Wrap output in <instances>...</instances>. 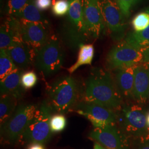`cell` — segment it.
Listing matches in <instances>:
<instances>
[{
    "label": "cell",
    "instance_id": "obj_1",
    "mask_svg": "<svg viewBox=\"0 0 149 149\" xmlns=\"http://www.w3.org/2000/svg\"><path fill=\"white\" fill-rule=\"evenodd\" d=\"M82 101L104 107L115 112L124 103L111 72L100 67L91 69L84 86Z\"/></svg>",
    "mask_w": 149,
    "mask_h": 149
},
{
    "label": "cell",
    "instance_id": "obj_2",
    "mask_svg": "<svg viewBox=\"0 0 149 149\" xmlns=\"http://www.w3.org/2000/svg\"><path fill=\"white\" fill-rule=\"evenodd\" d=\"M69 11L59 31L61 41L72 50L79 49L92 38L86 26L82 0H69Z\"/></svg>",
    "mask_w": 149,
    "mask_h": 149
},
{
    "label": "cell",
    "instance_id": "obj_3",
    "mask_svg": "<svg viewBox=\"0 0 149 149\" xmlns=\"http://www.w3.org/2000/svg\"><path fill=\"white\" fill-rule=\"evenodd\" d=\"M117 124L128 138L149 137L147 112L139 104L124 103L116 111Z\"/></svg>",
    "mask_w": 149,
    "mask_h": 149
},
{
    "label": "cell",
    "instance_id": "obj_4",
    "mask_svg": "<svg viewBox=\"0 0 149 149\" xmlns=\"http://www.w3.org/2000/svg\"><path fill=\"white\" fill-rule=\"evenodd\" d=\"M49 102L53 111L64 114L72 109L77 104L79 86L71 76L61 77L54 82L48 91Z\"/></svg>",
    "mask_w": 149,
    "mask_h": 149
},
{
    "label": "cell",
    "instance_id": "obj_5",
    "mask_svg": "<svg viewBox=\"0 0 149 149\" xmlns=\"http://www.w3.org/2000/svg\"><path fill=\"white\" fill-rule=\"evenodd\" d=\"M53 111L48 100L42 102L38 107L18 143L44 144L47 143L53 134L50 127V119Z\"/></svg>",
    "mask_w": 149,
    "mask_h": 149
},
{
    "label": "cell",
    "instance_id": "obj_6",
    "mask_svg": "<svg viewBox=\"0 0 149 149\" xmlns=\"http://www.w3.org/2000/svg\"><path fill=\"white\" fill-rule=\"evenodd\" d=\"M38 107L29 103H23L17 107L10 118L1 127V142L8 145L18 143Z\"/></svg>",
    "mask_w": 149,
    "mask_h": 149
},
{
    "label": "cell",
    "instance_id": "obj_7",
    "mask_svg": "<svg viewBox=\"0 0 149 149\" xmlns=\"http://www.w3.org/2000/svg\"><path fill=\"white\" fill-rule=\"evenodd\" d=\"M64 57L60 40L56 36H52L43 46L37 49L34 65L44 76L49 77L57 73L61 68Z\"/></svg>",
    "mask_w": 149,
    "mask_h": 149
},
{
    "label": "cell",
    "instance_id": "obj_8",
    "mask_svg": "<svg viewBox=\"0 0 149 149\" xmlns=\"http://www.w3.org/2000/svg\"><path fill=\"white\" fill-rule=\"evenodd\" d=\"M100 5L107 31L115 42H120L127 36L126 19L114 0H100Z\"/></svg>",
    "mask_w": 149,
    "mask_h": 149
},
{
    "label": "cell",
    "instance_id": "obj_9",
    "mask_svg": "<svg viewBox=\"0 0 149 149\" xmlns=\"http://www.w3.org/2000/svg\"><path fill=\"white\" fill-rule=\"evenodd\" d=\"M143 54L124 40L113 46L106 57L108 70L136 66L142 63Z\"/></svg>",
    "mask_w": 149,
    "mask_h": 149
},
{
    "label": "cell",
    "instance_id": "obj_10",
    "mask_svg": "<svg viewBox=\"0 0 149 149\" xmlns=\"http://www.w3.org/2000/svg\"><path fill=\"white\" fill-rule=\"evenodd\" d=\"M88 138L107 149H129L130 140L123 133L117 123L103 128H94Z\"/></svg>",
    "mask_w": 149,
    "mask_h": 149
},
{
    "label": "cell",
    "instance_id": "obj_11",
    "mask_svg": "<svg viewBox=\"0 0 149 149\" xmlns=\"http://www.w3.org/2000/svg\"><path fill=\"white\" fill-rule=\"evenodd\" d=\"M74 108L75 111L87 119L94 128L117 123L116 112L106 107L82 101L77 103Z\"/></svg>",
    "mask_w": 149,
    "mask_h": 149
},
{
    "label": "cell",
    "instance_id": "obj_12",
    "mask_svg": "<svg viewBox=\"0 0 149 149\" xmlns=\"http://www.w3.org/2000/svg\"><path fill=\"white\" fill-rule=\"evenodd\" d=\"M84 18L92 39L106 34L107 29L100 5V0H82Z\"/></svg>",
    "mask_w": 149,
    "mask_h": 149
},
{
    "label": "cell",
    "instance_id": "obj_13",
    "mask_svg": "<svg viewBox=\"0 0 149 149\" xmlns=\"http://www.w3.org/2000/svg\"><path fill=\"white\" fill-rule=\"evenodd\" d=\"M21 19V35L23 42L36 49H38L47 43L51 36L49 26L45 24Z\"/></svg>",
    "mask_w": 149,
    "mask_h": 149
},
{
    "label": "cell",
    "instance_id": "obj_14",
    "mask_svg": "<svg viewBox=\"0 0 149 149\" xmlns=\"http://www.w3.org/2000/svg\"><path fill=\"white\" fill-rule=\"evenodd\" d=\"M149 96V68L148 64L136 65L134 72L132 100L138 104L145 103Z\"/></svg>",
    "mask_w": 149,
    "mask_h": 149
},
{
    "label": "cell",
    "instance_id": "obj_15",
    "mask_svg": "<svg viewBox=\"0 0 149 149\" xmlns=\"http://www.w3.org/2000/svg\"><path fill=\"white\" fill-rule=\"evenodd\" d=\"M21 42V19L14 16H8L0 28V49H7Z\"/></svg>",
    "mask_w": 149,
    "mask_h": 149
},
{
    "label": "cell",
    "instance_id": "obj_16",
    "mask_svg": "<svg viewBox=\"0 0 149 149\" xmlns=\"http://www.w3.org/2000/svg\"><path fill=\"white\" fill-rule=\"evenodd\" d=\"M6 50L19 69H26L34 63L37 49L27 43H16Z\"/></svg>",
    "mask_w": 149,
    "mask_h": 149
},
{
    "label": "cell",
    "instance_id": "obj_17",
    "mask_svg": "<svg viewBox=\"0 0 149 149\" xmlns=\"http://www.w3.org/2000/svg\"><path fill=\"white\" fill-rule=\"evenodd\" d=\"M135 66L119 68L112 71L115 85L124 101L132 100Z\"/></svg>",
    "mask_w": 149,
    "mask_h": 149
},
{
    "label": "cell",
    "instance_id": "obj_18",
    "mask_svg": "<svg viewBox=\"0 0 149 149\" xmlns=\"http://www.w3.org/2000/svg\"><path fill=\"white\" fill-rule=\"evenodd\" d=\"M22 70L17 69L0 81L1 96L12 95L19 100L24 92L21 85Z\"/></svg>",
    "mask_w": 149,
    "mask_h": 149
},
{
    "label": "cell",
    "instance_id": "obj_19",
    "mask_svg": "<svg viewBox=\"0 0 149 149\" xmlns=\"http://www.w3.org/2000/svg\"><path fill=\"white\" fill-rule=\"evenodd\" d=\"M14 17L28 21L38 22L47 26L49 25L47 18L36 5L35 0H31L27 5Z\"/></svg>",
    "mask_w": 149,
    "mask_h": 149
},
{
    "label": "cell",
    "instance_id": "obj_20",
    "mask_svg": "<svg viewBox=\"0 0 149 149\" xmlns=\"http://www.w3.org/2000/svg\"><path fill=\"white\" fill-rule=\"evenodd\" d=\"M18 98L12 95L1 96L0 99V126L1 127L10 118L16 110Z\"/></svg>",
    "mask_w": 149,
    "mask_h": 149
},
{
    "label": "cell",
    "instance_id": "obj_21",
    "mask_svg": "<svg viewBox=\"0 0 149 149\" xmlns=\"http://www.w3.org/2000/svg\"><path fill=\"white\" fill-rule=\"evenodd\" d=\"M94 54L95 48L92 44H84L81 45L79 48L77 61L68 69L70 74H73L81 66L91 65Z\"/></svg>",
    "mask_w": 149,
    "mask_h": 149
},
{
    "label": "cell",
    "instance_id": "obj_22",
    "mask_svg": "<svg viewBox=\"0 0 149 149\" xmlns=\"http://www.w3.org/2000/svg\"><path fill=\"white\" fill-rule=\"evenodd\" d=\"M149 13V6L145 9ZM127 43L139 50L149 46V26L142 32H130L124 39Z\"/></svg>",
    "mask_w": 149,
    "mask_h": 149
},
{
    "label": "cell",
    "instance_id": "obj_23",
    "mask_svg": "<svg viewBox=\"0 0 149 149\" xmlns=\"http://www.w3.org/2000/svg\"><path fill=\"white\" fill-rule=\"evenodd\" d=\"M6 49H0V80L17 69Z\"/></svg>",
    "mask_w": 149,
    "mask_h": 149
},
{
    "label": "cell",
    "instance_id": "obj_24",
    "mask_svg": "<svg viewBox=\"0 0 149 149\" xmlns=\"http://www.w3.org/2000/svg\"><path fill=\"white\" fill-rule=\"evenodd\" d=\"M135 32H142L149 26V13L145 11L135 16L132 22Z\"/></svg>",
    "mask_w": 149,
    "mask_h": 149
},
{
    "label": "cell",
    "instance_id": "obj_25",
    "mask_svg": "<svg viewBox=\"0 0 149 149\" xmlns=\"http://www.w3.org/2000/svg\"><path fill=\"white\" fill-rule=\"evenodd\" d=\"M31 0H7L6 4V13L8 16H15L22 10Z\"/></svg>",
    "mask_w": 149,
    "mask_h": 149
},
{
    "label": "cell",
    "instance_id": "obj_26",
    "mask_svg": "<svg viewBox=\"0 0 149 149\" xmlns=\"http://www.w3.org/2000/svg\"><path fill=\"white\" fill-rule=\"evenodd\" d=\"M67 121L63 114L52 116L50 119V127L53 133H58L63 131L66 127Z\"/></svg>",
    "mask_w": 149,
    "mask_h": 149
},
{
    "label": "cell",
    "instance_id": "obj_27",
    "mask_svg": "<svg viewBox=\"0 0 149 149\" xmlns=\"http://www.w3.org/2000/svg\"><path fill=\"white\" fill-rule=\"evenodd\" d=\"M126 19L130 16L134 7L142 0H114Z\"/></svg>",
    "mask_w": 149,
    "mask_h": 149
},
{
    "label": "cell",
    "instance_id": "obj_28",
    "mask_svg": "<svg viewBox=\"0 0 149 149\" xmlns=\"http://www.w3.org/2000/svg\"><path fill=\"white\" fill-rule=\"evenodd\" d=\"M69 0H54L52 6V12L55 16L62 17L66 16L69 11Z\"/></svg>",
    "mask_w": 149,
    "mask_h": 149
},
{
    "label": "cell",
    "instance_id": "obj_29",
    "mask_svg": "<svg viewBox=\"0 0 149 149\" xmlns=\"http://www.w3.org/2000/svg\"><path fill=\"white\" fill-rule=\"evenodd\" d=\"M37 76L33 71H27L22 74L21 85L24 90L32 88L37 84Z\"/></svg>",
    "mask_w": 149,
    "mask_h": 149
},
{
    "label": "cell",
    "instance_id": "obj_30",
    "mask_svg": "<svg viewBox=\"0 0 149 149\" xmlns=\"http://www.w3.org/2000/svg\"><path fill=\"white\" fill-rule=\"evenodd\" d=\"M129 149H149V137L131 139Z\"/></svg>",
    "mask_w": 149,
    "mask_h": 149
},
{
    "label": "cell",
    "instance_id": "obj_31",
    "mask_svg": "<svg viewBox=\"0 0 149 149\" xmlns=\"http://www.w3.org/2000/svg\"><path fill=\"white\" fill-rule=\"evenodd\" d=\"M35 3L40 11H45L53 5V0H35Z\"/></svg>",
    "mask_w": 149,
    "mask_h": 149
},
{
    "label": "cell",
    "instance_id": "obj_32",
    "mask_svg": "<svg viewBox=\"0 0 149 149\" xmlns=\"http://www.w3.org/2000/svg\"><path fill=\"white\" fill-rule=\"evenodd\" d=\"M143 54V63L148 64L149 63V46L141 50Z\"/></svg>",
    "mask_w": 149,
    "mask_h": 149
},
{
    "label": "cell",
    "instance_id": "obj_33",
    "mask_svg": "<svg viewBox=\"0 0 149 149\" xmlns=\"http://www.w3.org/2000/svg\"><path fill=\"white\" fill-rule=\"evenodd\" d=\"M27 149H45L43 144H39V143H32L30 144Z\"/></svg>",
    "mask_w": 149,
    "mask_h": 149
},
{
    "label": "cell",
    "instance_id": "obj_34",
    "mask_svg": "<svg viewBox=\"0 0 149 149\" xmlns=\"http://www.w3.org/2000/svg\"><path fill=\"white\" fill-rule=\"evenodd\" d=\"M93 149H107L106 148H105L104 147H103V146H102L101 145L98 143H96L95 142L94 143V145H93Z\"/></svg>",
    "mask_w": 149,
    "mask_h": 149
},
{
    "label": "cell",
    "instance_id": "obj_35",
    "mask_svg": "<svg viewBox=\"0 0 149 149\" xmlns=\"http://www.w3.org/2000/svg\"><path fill=\"white\" fill-rule=\"evenodd\" d=\"M147 122H148V124L149 126V113L148 114V116H147Z\"/></svg>",
    "mask_w": 149,
    "mask_h": 149
},
{
    "label": "cell",
    "instance_id": "obj_36",
    "mask_svg": "<svg viewBox=\"0 0 149 149\" xmlns=\"http://www.w3.org/2000/svg\"><path fill=\"white\" fill-rule=\"evenodd\" d=\"M148 67H149V63H148Z\"/></svg>",
    "mask_w": 149,
    "mask_h": 149
},
{
    "label": "cell",
    "instance_id": "obj_37",
    "mask_svg": "<svg viewBox=\"0 0 149 149\" xmlns=\"http://www.w3.org/2000/svg\"></svg>",
    "mask_w": 149,
    "mask_h": 149
}]
</instances>
